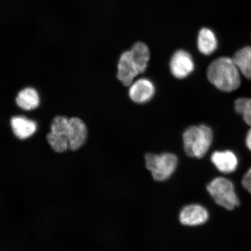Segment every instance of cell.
Listing matches in <instances>:
<instances>
[{
  "label": "cell",
  "instance_id": "8fae6325",
  "mask_svg": "<svg viewBox=\"0 0 251 251\" xmlns=\"http://www.w3.org/2000/svg\"><path fill=\"white\" fill-rule=\"evenodd\" d=\"M211 161L219 171L226 174L234 172L238 164L236 155L230 150L213 152Z\"/></svg>",
  "mask_w": 251,
  "mask_h": 251
},
{
  "label": "cell",
  "instance_id": "9a60e30c",
  "mask_svg": "<svg viewBox=\"0 0 251 251\" xmlns=\"http://www.w3.org/2000/svg\"><path fill=\"white\" fill-rule=\"evenodd\" d=\"M233 59L241 74L251 80V47H244L238 50Z\"/></svg>",
  "mask_w": 251,
  "mask_h": 251
},
{
  "label": "cell",
  "instance_id": "d6986e66",
  "mask_svg": "<svg viewBox=\"0 0 251 251\" xmlns=\"http://www.w3.org/2000/svg\"><path fill=\"white\" fill-rule=\"evenodd\" d=\"M246 141L248 149L251 151V128L249 131V132L247 133Z\"/></svg>",
  "mask_w": 251,
  "mask_h": 251
},
{
  "label": "cell",
  "instance_id": "4fadbf2b",
  "mask_svg": "<svg viewBox=\"0 0 251 251\" xmlns=\"http://www.w3.org/2000/svg\"><path fill=\"white\" fill-rule=\"evenodd\" d=\"M15 102L21 109L29 111L36 109L40 104L38 92L32 87H26L19 92Z\"/></svg>",
  "mask_w": 251,
  "mask_h": 251
},
{
  "label": "cell",
  "instance_id": "ac0fdd59",
  "mask_svg": "<svg viewBox=\"0 0 251 251\" xmlns=\"http://www.w3.org/2000/svg\"><path fill=\"white\" fill-rule=\"evenodd\" d=\"M242 184L245 189L251 193V168L244 176Z\"/></svg>",
  "mask_w": 251,
  "mask_h": 251
},
{
  "label": "cell",
  "instance_id": "2e32d148",
  "mask_svg": "<svg viewBox=\"0 0 251 251\" xmlns=\"http://www.w3.org/2000/svg\"><path fill=\"white\" fill-rule=\"evenodd\" d=\"M131 56L136 62L140 74L144 73L148 67L150 51L148 46L143 42H137L130 50Z\"/></svg>",
  "mask_w": 251,
  "mask_h": 251
},
{
  "label": "cell",
  "instance_id": "7c38bea8",
  "mask_svg": "<svg viewBox=\"0 0 251 251\" xmlns=\"http://www.w3.org/2000/svg\"><path fill=\"white\" fill-rule=\"evenodd\" d=\"M10 125L15 137L22 140L29 139L37 130L35 122L22 116L12 117L10 120Z\"/></svg>",
  "mask_w": 251,
  "mask_h": 251
},
{
  "label": "cell",
  "instance_id": "7a4b0ae2",
  "mask_svg": "<svg viewBox=\"0 0 251 251\" xmlns=\"http://www.w3.org/2000/svg\"><path fill=\"white\" fill-rule=\"evenodd\" d=\"M183 139L186 154L193 158H202L211 146L213 132L206 125L193 126L185 130Z\"/></svg>",
  "mask_w": 251,
  "mask_h": 251
},
{
  "label": "cell",
  "instance_id": "52a82bcc",
  "mask_svg": "<svg viewBox=\"0 0 251 251\" xmlns=\"http://www.w3.org/2000/svg\"><path fill=\"white\" fill-rule=\"evenodd\" d=\"M170 70L175 77L181 79L187 77L194 70V62L192 56L184 50H178L172 56Z\"/></svg>",
  "mask_w": 251,
  "mask_h": 251
},
{
  "label": "cell",
  "instance_id": "ba28073f",
  "mask_svg": "<svg viewBox=\"0 0 251 251\" xmlns=\"http://www.w3.org/2000/svg\"><path fill=\"white\" fill-rule=\"evenodd\" d=\"M209 219L208 211L203 206L198 204H191L182 209L179 221L187 226H197L205 224Z\"/></svg>",
  "mask_w": 251,
  "mask_h": 251
},
{
  "label": "cell",
  "instance_id": "e0dca14e",
  "mask_svg": "<svg viewBox=\"0 0 251 251\" xmlns=\"http://www.w3.org/2000/svg\"><path fill=\"white\" fill-rule=\"evenodd\" d=\"M235 110L251 127V99L240 98L235 102Z\"/></svg>",
  "mask_w": 251,
  "mask_h": 251
},
{
  "label": "cell",
  "instance_id": "5bb4252c",
  "mask_svg": "<svg viewBox=\"0 0 251 251\" xmlns=\"http://www.w3.org/2000/svg\"><path fill=\"white\" fill-rule=\"evenodd\" d=\"M198 49L203 55L212 54L218 48L217 37L213 31L209 28L203 27L201 29L198 36Z\"/></svg>",
  "mask_w": 251,
  "mask_h": 251
},
{
  "label": "cell",
  "instance_id": "8992f818",
  "mask_svg": "<svg viewBox=\"0 0 251 251\" xmlns=\"http://www.w3.org/2000/svg\"><path fill=\"white\" fill-rule=\"evenodd\" d=\"M117 78L125 86H130L135 77L141 74L130 50L122 53L118 63Z\"/></svg>",
  "mask_w": 251,
  "mask_h": 251
},
{
  "label": "cell",
  "instance_id": "9c48e42d",
  "mask_svg": "<svg viewBox=\"0 0 251 251\" xmlns=\"http://www.w3.org/2000/svg\"><path fill=\"white\" fill-rule=\"evenodd\" d=\"M70 134H69V149L73 151L80 149L87 139L88 129L84 122L79 118H69Z\"/></svg>",
  "mask_w": 251,
  "mask_h": 251
},
{
  "label": "cell",
  "instance_id": "6da1fadb",
  "mask_svg": "<svg viewBox=\"0 0 251 251\" xmlns=\"http://www.w3.org/2000/svg\"><path fill=\"white\" fill-rule=\"evenodd\" d=\"M207 76L210 82L224 92H231L241 85V73L233 58L221 57L209 65Z\"/></svg>",
  "mask_w": 251,
  "mask_h": 251
},
{
  "label": "cell",
  "instance_id": "3957f363",
  "mask_svg": "<svg viewBox=\"0 0 251 251\" xmlns=\"http://www.w3.org/2000/svg\"><path fill=\"white\" fill-rule=\"evenodd\" d=\"M207 191L218 205L228 210H233L240 205L234 184L226 178H214L206 187Z\"/></svg>",
  "mask_w": 251,
  "mask_h": 251
},
{
  "label": "cell",
  "instance_id": "277c9868",
  "mask_svg": "<svg viewBox=\"0 0 251 251\" xmlns=\"http://www.w3.org/2000/svg\"><path fill=\"white\" fill-rule=\"evenodd\" d=\"M146 168L151 172L153 179L165 181L175 172L177 168V156L171 153L161 154L147 153L145 156Z\"/></svg>",
  "mask_w": 251,
  "mask_h": 251
},
{
  "label": "cell",
  "instance_id": "5b68a950",
  "mask_svg": "<svg viewBox=\"0 0 251 251\" xmlns=\"http://www.w3.org/2000/svg\"><path fill=\"white\" fill-rule=\"evenodd\" d=\"M69 119L64 116H57L51 121L50 131L47 134V142L55 152H64L69 149Z\"/></svg>",
  "mask_w": 251,
  "mask_h": 251
},
{
  "label": "cell",
  "instance_id": "30bf717a",
  "mask_svg": "<svg viewBox=\"0 0 251 251\" xmlns=\"http://www.w3.org/2000/svg\"><path fill=\"white\" fill-rule=\"evenodd\" d=\"M155 91V86L152 81L142 78L131 84L128 90V96L133 102L143 103L149 101L152 98Z\"/></svg>",
  "mask_w": 251,
  "mask_h": 251
}]
</instances>
